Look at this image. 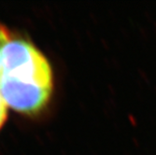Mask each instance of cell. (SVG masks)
<instances>
[{
    "label": "cell",
    "instance_id": "obj_1",
    "mask_svg": "<svg viewBox=\"0 0 156 155\" xmlns=\"http://www.w3.org/2000/svg\"><path fill=\"white\" fill-rule=\"evenodd\" d=\"M2 76L23 82L52 88L51 68L47 59L33 44L14 37L0 26Z\"/></svg>",
    "mask_w": 156,
    "mask_h": 155
},
{
    "label": "cell",
    "instance_id": "obj_2",
    "mask_svg": "<svg viewBox=\"0 0 156 155\" xmlns=\"http://www.w3.org/2000/svg\"><path fill=\"white\" fill-rule=\"evenodd\" d=\"M52 88L26 83L1 76L0 94L7 106L25 114H34L43 109L48 104Z\"/></svg>",
    "mask_w": 156,
    "mask_h": 155
},
{
    "label": "cell",
    "instance_id": "obj_3",
    "mask_svg": "<svg viewBox=\"0 0 156 155\" xmlns=\"http://www.w3.org/2000/svg\"><path fill=\"white\" fill-rule=\"evenodd\" d=\"M7 104L4 101L3 97L0 94V128L6 122L7 119Z\"/></svg>",
    "mask_w": 156,
    "mask_h": 155
},
{
    "label": "cell",
    "instance_id": "obj_4",
    "mask_svg": "<svg viewBox=\"0 0 156 155\" xmlns=\"http://www.w3.org/2000/svg\"><path fill=\"white\" fill-rule=\"evenodd\" d=\"M2 76V59H1V44H0V79Z\"/></svg>",
    "mask_w": 156,
    "mask_h": 155
}]
</instances>
